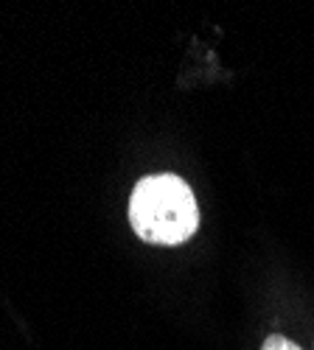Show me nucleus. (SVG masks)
Returning a JSON list of instances; mask_svg holds the SVG:
<instances>
[{
  "label": "nucleus",
  "mask_w": 314,
  "mask_h": 350,
  "mask_svg": "<svg viewBox=\"0 0 314 350\" xmlns=\"http://www.w3.org/2000/svg\"><path fill=\"white\" fill-rule=\"evenodd\" d=\"M132 230L157 247H177L188 241L199 227L194 191L177 174L144 177L129 199Z\"/></svg>",
  "instance_id": "obj_1"
},
{
  "label": "nucleus",
  "mask_w": 314,
  "mask_h": 350,
  "mask_svg": "<svg viewBox=\"0 0 314 350\" xmlns=\"http://www.w3.org/2000/svg\"><path fill=\"white\" fill-rule=\"evenodd\" d=\"M261 350H300V347H298L295 342H289L287 336H278V334H272V336H267V339H264Z\"/></svg>",
  "instance_id": "obj_2"
}]
</instances>
